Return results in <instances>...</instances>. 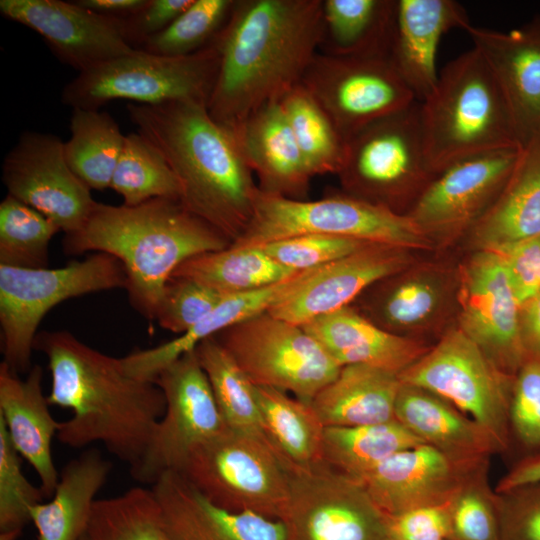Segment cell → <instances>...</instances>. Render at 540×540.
<instances>
[{
  "instance_id": "obj_25",
  "label": "cell",
  "mask_w": 540,
  "mask_h": 540,
  "mask_svg": "<svg viewBox=\"0 0 540 540\" xmlns=\"http://www.w3.org/2000/svg\"><path fill=\"white\" fill-rule=\"evenodd\" d=\"M470 24L464 7L454 0H396L388 58L418 101L437 83L436 57L443 35Z\"/></svg>"
},
{
  "instance_id": "obj_42",
  "label": "cell",
  "mask_w": 540,
  "mask_h": 540,
  "mask_svg": "<svg viewBox=\"0 0 540 540\" xmlns=\"http://www.w3.org/2000/svg\"><path fill=\"white\" fill-rule=\"evenodd\" d=\"M87 536L90 540H168L151 488L140 486L97 499Z\"/></svg>"
},
{
  "instance_id": "obj_53",
  "label": "cell",
  "mask_w": 540,
  "mask_h": 540,
  "mask_svg": "<svg viewBox=\"0 0 540 540\" xmlns=\"http://www.w3.org/2000/svg\"><path fill=\"white\" fill-rule=\"evenodd\" d=\"M193 0H148L136 14L119 19L125 40L135 49L165 30Z\"/></svg>"
},
{
  "instance_id": "obj_10",
  "label": "cell",
  "mask_w": 540,
  "mask_h": 540,
  "mask_svg": "<svg viewBox=\"0 0 540 540\" xmlns=\"http://www.w3.org/2000/svg\"><path fill=\"white\" fill-rule=\"evenodd\" d=\"M212 503L279 520L291 475L270 443L227 428L195 447L178 471Z\"/></svg>"
},
{
  "instance_id": "obj_45",
  "label": "cell",
  "mask_w": 540,
  "mask_h": 540,
  "mask_svg": "<svg viewBox=\"0 0 540 540\" xmlns=\"http://www.w3.org/2000/svg\"><path fill=\"white\" fill-rule=\"evenodd\" d=\"M21 458L0 420V534L20 536L30 521V508L46 498L26 478Z\"/></svg>"
},
{
  "instance_id": "obj_51",
  "label": "cell",
  "mask_w": 540,
  "mask_h": 540,
  "mask_svg": "<svg viewBox=\"0 0 540 540\" xmlns=\"http://www.w3.org/2000/svg\"><path fill=\"white\" fill-rule=\"evenodd\" d=\"M451 501L384 517L387 540H450Z\"/></svg>"
},
{
  "instance_id": "obj_5",
  "label": "cell",
  "mask_w": 540,
  "mask_h": 540,
  "mask_svg": "<svg viewBox=\"0 0 540 540\" xmlns=\"http://www.w3.org/2000/svg\"><path fill=\"white\" fill-rule=\"evenodd\" d=\"M419 102L434 174L473 156L520 147L503 93L473 47L443 67L432 92Z\"/></svg>"
},
{
  "instance_id": "obj_22",
  "label": "cell",
  "mask_w": 540,
  "mask_h": 540,
  "mask_svg": "<svg viewBox=\"0 0 540 540\" xmlns=\"http://www.w3.org/2000/svg\"><path fill=\"white\" fill-rule=\"evenodd\" d=\"M483 464L455 460L422 443L392 455L356 480L388 517L450 502Z\"/></svg>"
},
{
  "instance_id": "obj_49",
  "label": "cell",
  "mask_w": 540,
  "mask_h": 540,
  "mask_svg": "<svg viewBox=\"0 0 540 540\" xmlns=\"http://www.w3.org/2000/svg\"><path fill=\"white\" fill-rule=\"evenodd\" d=\"M509 422L523 445L540 447V361L527 360L514 376Z\"/></svg>"
},
{
  "instance_id": "obj_38",
  "label": "cell",
  "mask_w": 540,
  "mask_h": 540,
  "mask_svg": "<svg viewBox=\"0 0 540 540\" xmlns=\"http://www.w3.org/2000/svg\"><path fill=\"white\" fill-rule=\"evenodd\" d=\"M422 443L397 420L325 427L323 462L331 469L357 479L392 455Z\"/></svg>"
},
{
  "instance_id": "obj_18",
  "label": "cell",
  "mask_w": 540,
  "mask_h": 540,
  "mask_svg": "<svg viewBox=\"0 0 540 540\" xmlns=\"http://www.w3.org/2000/svg\"><path fill=\"white\" fill-rule=\"evenodd\" d=\"M7 194L31 206L65 234L79 230L97 201L69 167L56 135L23 132L2 163Z\"/></svg>"
},
{
  "instance_id": "obj_6",
  "label": "cell",
  "mask_w": 540,
  "mask_h": 540,
  "mask_svg": "<svg viewBox=\"0 0 540 540\" xmlns=\"http://www.w3.org/2000/svg\"><path fill=\"white\" fill-rule=\"evenodd\" d=\"M322 234L375 244L431 250L435 246L410 217L351 196L332 192L318 200H297L258 192L253 217L234 246Z\"/></svg>"
},
{
  "instance_id": "obj_7",
  "label": "cell",
  "mask_w": 540,
  "mask_h": 540,
  "mask_svg": "<svg viewBox=\"0 0 540 540\" xmlns=\"http://www.w3.org/2000/svg\"><path fill=\"white\" fill-rule=\"evenodd\" d=\"M337 176L343 192L406 215L435 176L426 156L420 102L352 136Z\"/></svg>"
},
{
  "instance_id": "obj_46",
  "label": "cell",
  "mask_w": 540,
  "mask_h": 540,
  "mask_svg": "<svg viewBox=\"0 0 540 540\" xmlns=\"http://www.w3.org/2000/svg\"><path fill=\"white\" fill-rule=\"evenodd\" d=\"M226 296L198 281L172 276L162 291L154 320L161 328L181 335L208 316Z\"/></svg>"
},
{
  "instance_id": "obj_41",
  "label": "cell",
  "mask_w": 540,
  "mask_h": 540,
  "mask_svg": "<svg viewBox=\"0 0 540 540\" xmlns=\"http://www.w3.org/2000/svg\"><path fill=\"white\" fill-rule=\"evenodd\" d=\"M109 188L122 197L125 206L156 198H180V186L172 169L137 131L125 136Z\"/></svg>"
},
{
  "instance_id": "obj_40",
  "label": "cell",
  "mask_w": 540,
  "mask_h": 540,
  "mask_svg": "<svg viewBox=\"0 0 540 540\" xmlns=\"http://www.w3.org/2000/svg\"><path fill=\"white\" fill-rule=\"evenodd\" d=\"M279 103L312 175H337L346 142L311 92L300 83Z\"/></svg>"
},
{
  "instance_id": "obj_37",
  "label": "cell",
  "mask_w": 540,
  "mask_h": 540,
  "mask_svg": "<svg viewBox=\"0 0 540 540\" xmlns=\"http://www.w3.org/2000/svg\"><path fill=\"white\" fill-rule=\"evenodd\" d=\"M70 131V139L64 142L69 167L90 190L109 188L126 135L100 109H72Z\"/></svg>"
},
{
  "instance_id": "obj_26",
  "label": "cell",
  "mask_w": 540,
  "mask_h": 540,
  "mask_svg": "<svg viewBox=\"0 0 540 540\" xmlns=\"http://www.w3.org/2000/svg\"><path fill=\"white\" fill-rule=\"evenodd\" d=\"M42 379L40 365H34L21 379L4 362L0 364V420L16 451L36 472L47 498L52 496L59 480L52 442L60 422L50 412Z\"/></svg>"
},
{
  "instance_id": "obj_39",
  "label": "cell",
  "mask_w": 540,
  "mask_h": 540,
  "mask_svg": "<svg viewBox=\"0 0 540 540\" xmlns=\"http://www.w3.org/2000/svg\"><path fill=\"white\" fill-rule=\"evenodd\" d=\"M195 352L227 427L267 440L254 385L231 355L215 336L200 342Z\"/></svg>"
},
{
  "instance_id": "obj_32",
  "label": "cell",
  "mask_w": 540,
  "mask_h": 540,
  "mask_svg": "<svg viewBox=\"0 0 540 540\" xmlns=\"http://www.w3.org/2000/svg\"><path fill=\"white\" fill-rule=\"evenodd\" d=\"M402 386L399 375L367 365L343 366L310 402L325 427L390 422Z\"/></svg>"
},
{
  "instance_id": "obj_31",
  "label": "cell",
  "mask_w": 540,
  "mask_h": 540,
  "mask_svg": "<svg viewBox=\"0 0 540 540\" xmlns=\"http://www.w3.org/2000/svg\"><path fill=\"white\" fill-rule=\"evenodd\" d=\"M111 469V462L96 448L86 449L66 463L51 500L30 508L37 540H80L86 535L96 495Z\"/></svg>"
},
{
  "instance_id": "obj_55",
  "label": "cell",
  "mask_w": 540,
  "mask_h": 540,
  "mask_svg": "<svg viewBox=\"0 0 540 540\" xmlns=\"http://www.w3.org/2000/svg\"><path fill=\"white\" fill-rule=\"evenodd\" d=\"M535 483H540V454L527 457L514 466L501 478L496 492L503 494Z\"/></svg>"
},
{
  "instance_id": "obj_20",
  "label": "cell",
  "mask_w": 540,
  "mask_h": 540,
  "mask_svg": "<svg viewBox=\"0 0 540 540\" xmlns=\"http://www.w3.org/2000/svg\"><path fill=\"white\" fill-rule=\"evenodd\" d=\"M415 251L384 245L366 247L325 266L308 270L302 279L267 311L303 326L354 301L371 285L414 263Z\"/></svg>"
},
{
  "instance_id": "obj_35",
  "label": "cell",
  "mask_w": 540,
  "mask_h": 540,
  "mask_svg": "<svg viewBox=\"0 0 540 540\" xmlns=\"http://www.w3.org/2000/svg\"><path fill=\"white\" fill-rule=\"evenodd\" d=\"M396 0H322L321 53L344 57H387Z\"/></svg>"
},
{
  "instance_id": "obj_2",
  "label": "cell",
  "mask_w": 540,
  "mask_h": 540,
  "mask_svg": "<svg viewBox=\"0 0 540 540\" xmlns=\"http://www.w3.org/2000/svg\"><path fill=\"white\" fill-rule=\"evenodd\" d=\"M34 349L48 360L49 404L72 411L59 423L56 438L76 449L101 443L134 468L165 412L161 388L130 376L121 358L90 347L69 331L39 332Z\"/></svg>"
},
{
  "instance_id": "obj_16",
  "label": "cell",
  "mask_w": 540,
  "mask_h": 540,
  "mask_svg": "<svg viewBox=\"0 0 540 540\" xmlns=\"http://www.w3.org/2000/svg\"><path fill=\"white\" fill-rule=\"evenodd\" d=\"M290 475L279 519L287 540H387L384 516L356 479L325 463Z\"/></svg>"
},
{
  "instance_id": "obj_47",
  "label": "cell",
  "mask_w": 540,
  "mask_h": 540,
  "mask_svg": "<svg viewBox=\"0 0 540 540\" xmlns=\"http://www.w3.org/2000/svg\"><path fill=\"white\" fill-rule=\"evenodd\" d=\"M369 244L375 243L340 236L305 234L275 240L258 247L281 266L301 272L330 264Z\"/></svg>"
},
{
  "instance_id": "obj_33",
  "label": "cell",
  "mask_w": 540,
  "mask_h": 540,
  "mask_svg": "<svg viewBox=\"0 0 540 540\" xmlns=\"http://www.w3.org/2000/svg\"><path fill=\"white\" fill-rule=\"evenodd\" d=\"M307 271L262 289L226 296L208 316L186 333L156 347L136 350L122 357L125 371L137 379L155 382L161 371L184 354L195 350L203 340L267 311L293 288Z\"/></svg>"
},
{
  "instance_id": "obj_54",
  "label": "cell",
  "mask_w": 540,
  "mask_h": 540,
  "mask_svg": "<svg viewBox=\"0 0 540 540\" xmlns=\"http://www.w3.org/2000/svg\"><path fill=\"white\" fill-rule=\"evenodd\" d=\"M519 332L526 361H540V290L520 305Z\"/></svg>"
},
{
  "instance_id": "obj_34",
  "label": "cell",
  "mask_w": 540,
  "mask_h": 540,
  "mask_svg": "<svg viewBox=\"0 0 540 540\" xmlns=\"http://www.w3.org/2000/svg\"><path fill=\"white\" fill-rule=\"evenodd\" d=\"M254 392L265 436L289 472L323 464L325 426L311 403L269 387Z\"/></svg>"
},
{
  "instance_id": "obj_48",
  "label": "cell",
  "mask_w": 540,
  "mask_h": 540,
  "mask_svg": "<svg viewBox=\"0 0 540 540\" xmlns=\"http://www.w3.org/2000/svg\"><path fill=\"white\" fill-rule=\"evenodd\" d=\"M479 473L451 501L450 540H501L498 498L495 500Z\"/></svg>"
},
{
  "instance_id": "obj_29",
  "label": "cell",
  "mask_w": 540,
  "mask_h": 540,
  "mask_svg": "<svg viewBox=\"0 0 540 540\" xmlns=\"http://www.w3.org/2000/svg\"><path fill=\"white\" fill-rule=\"evenodd\" d=\"M395 419L418 437L449 457L470 464L486 463L500 448L478 423L445 399L402 383L395 405Z\"/></svg>"
},
{
  "instance_id": "obj_19",
  "label": "cell",
  "mask_w": 540,
  "mask_h": 540,
  "mask_svg": "<svg viewBox=\"0 0 540 540\" xmlns=\"http://www.w3.org/2000/svg\"><path fill=\"white\" fill-rule=\"evenodd\" d=\"M458 268L416 262L366 289L352 304L382 329L419 339L456 318Z\"/></svg>"
},
{
  "instance_id": "obj_4",
  "label": "cell",
  "mask_w": 540,
  "mask_h": 540,
  "mask_svg": "<svg viewBox=\"0 0 540 540\" xmlns=\"http://www.w3.org/2000/svg\"><path fill=\"white\" fill-rule=\"evenodd\" d=\"M231 244L179 200L167 198L137 206L97 202L86 223L63 239L66 254L92 251L120 261L129 301L149 320H154L162 291L183 262Z\"/></svg>"
},
{
  "instance_id": "obj_9",
  "label": "cell",
  "mask_w": 540,
  "mask_h": 540,
  "mask_svg": "<svg viewBox=\"0 0 540 540\" xmlns=\"http://www.w3.org/2000/svg\"><path fill=\"white\" fill-rule=\"evenodd\" d=\"M125 287L123 265L105 253L54 269L0 264L2 362L18 374L28 373L37 329L52 308L71 298Z\"/></svg>"
},
{
  "instance_id": "obj_50",
  "label": "cell",
  "mask_w": 540,
  "mask_h": 540,
  "mask_svg": "<svg viewBox=\"0 0 540 540\" xmlns=\"http://www.w3.org/2000/svg\"><path fill=\"white\" fill-rule=\"evenodd\" d=\"M500 495L501 540H540V483Z\"/></svg>"
},
{
  "instance_id": "obj_1",
  "label": "cell",
  "mask_w": 540,
  "mask_h": 540,
  "mask_svg": "<svg viewBox=\"0 0 540 540\" xmlns=\"http://www.w3.org/2000/svg\"><path fill=\"white\" fill-rule=\"evenodd\" d=\"M322 39V0H236L215 37L220 62L211 117L234 131L279 102L302 82Z\"/></svg>"
},
{
  "instance_id": "obj_13",
  "label": "cell",
  "mask_w": 540,
  "mask_h": 540,
  "mask_svg": "<svg viewBox=\"0 0 540 540\" xmlns=\"http://www.w3.org/2000/svg\"><path fill=\"white\" fill-rule=\"evenodd\" d=\"M155 383L163 391L165 412L142 459L130 469L134 480L151 486L165 472L178 471L195 447L228 428L195 350L167 366Z\"/></svg>"
},
{
  "instance_id": "obj_36",
  "label": "cell",
  "mask_w": 540,
  "mask_h": 540,
  "mask_svg": "<svg viewBox=\"0 0 540 540\" xmlns=\"http://www.w3.org/2000/svg\"><path fill=\"white\" fill-rule=\"evenodd\" d=\"M297 273L275 262L258 246L231 244L186 260L172 276L189 278L232 295L274 285Z\"/></svg>"
},
{
  "instance_id": "obj_23",
  "label": "cell",
  "mask_w": 540,
  "mask_h": 540,
  "mask_svg": "<svg viewBox=\"0 0 540 540\" xmlns=\"http://www.w3.org/2000/svg\"><path fill=\"white\" fill-rule=\"evenodd\" d=\"M465 31L503 93L520 148L540 140V15L508 32Z\"/></svg>"
},
{
  "instance_id": "obj_57",
  "label": "cell",
  "mask_w": 540,
  "mask_h": 540,
  "mask_svg": "<svg viewBox=\"0 0 540 540\" xmlns=\"http://www.w3.org/2000/svg\"><path fill=\"white\" fill-rule=\"evenodd\" d=\"M80 540H90L89 537L86 535H84Z\"/></svg>"
},
{
  "instance_id": "obj_15",
  "label": "cell",
  "mask_w": 540,
  "mask_h": 540,
  "mask_svg": "<svg viewBox=\"0 0 540 540\" xmlns=\"http://www.w3.org/2000/svg\"><path fill=\"white\" fill-rule=\"evenodd\" d=\"M520 152L511 147L450 165L435 174L406 215L434 246L466 237L499 196Z\"/></svg>"
},
{
  "instance_id": "obj_3",
  "label": "cell",
  "mask_w": 540,
  "mask_h": 540,
  "mask_svg": "<svg viewBox=\"0 0 540 540\" xmlns=\"http://www.w3.org/2000/svg\"><path fill=\"white\" fill-rule=\"evenodd\" d=\"M136 131L166 160L181 204L231 243L249 226L259 192L235 133L216 122L207 104L128 103Z\"/></svg>"
},
{
  "instance_id": "obj_28",
  "label": "cell",
  "mask_w": 540,
  "mask_h": 540,
  "mask_svg": "<svg viewBox=\"0 0 540 540\" xmlns=\"http://www.w3.org/2000/svg\"><path fill=\"white\" fill-rule=\"evenodd\" d=\"M341 367L367 365L400 374L429 347L390 333L349 305L302 326Z\"/></svg>"
},
{
  "instance_id": "obj_11",
  "label": "cell",
  "mask_w": 540,
  "mask_h": 540,
  "mask_svg": "<svg viewBox=\"0 0 540 540\" xmlns=\"http://www.w3.org/2000/svg\"><path fill=\"white\" fill-rule=\"evenodd\" d=\"M399 379L454 405L482 426L500 450L508 446L514 377L498 368L457 325L449 327Z\"/></svg>"
},
{
  "instance_id": "obj_52",
  "label": "cell",
  "mask_w": 540,
  "mask_h": 540,
  "mask_svg": "<svg viewBox=\"0 0 540 540\" xmlns=\"http://www.w3.org/2000/svg\"><path fill=\"white\" fill-rule=\"evenodd\" d=\"M491 251L500 257L519 305L540 290V235Z\"/></svg>"
},
{
  "instance_id": "obj_12",
  "label": "cell",
  "mask_w": 540,
  "mask_h": 540,
  "mask_svg": "<svg viewBox=\"0 0 540 540\" xmlns=\"http://www.w3.org/2000/svg\"><path fill=\"white\" fill-rule=\"evenodd\" d=\"M254 386L291 393L310 403L340 365L305 329L268 311L214 335Z\"/></svg>"
},
{
  "instance_id": "obj_17",
  "label": "cell",
  "mask_w": 540,
  "mask_h": 540,
  "mask_svg": "<svg viewBox=\"0 0 540 540\" xmlns=\"http://www.w3.org/2000/svg\"><path fill=\"white\" fill-rule=\"evenodd\" d=\"M456 325L503 372L515 376L526 362L519 303L504 265L491 250H474L458 266Z\"/></svg>"
},
{
  "instance_id": "obj_44",
  "label": "cell",
  "mask_w": 540,
  "mask_h": 540,
  "mask_svg": "<svg viewBox=\"0 0 540 540\" xmlns=\"http://www.w3.org/2000/svg\"><path fill=\"white\" fill-rule=\"evenodd\" d=\"M236 0H193L165 30L140 48L146 52L180 57L208 46L226 24Z\"/></svg>"
},
{
  "instance_id": "obj_30",
  "label": "cell",
  "mask_w": 540,
  "mask_h": 540,
  "mask_svg": "<svg viewBox=\"0 0 540 540\" xmlns=\"http://www.w3.org/2000/svg\"><path fill=\"white\" fill-rule=\"evenodd\" d=\"M540 235V140L521 148L495 202L466 235L473 250H498Z\"/></svg>"
},
{
  "instance_id": "obj_8",
  "label": "cell",
  "mask_w": 540,
  "mask_h": 540,
  "mask_svg": "<svg viewBox=\"0 0 540 540\" xmlns=\"http://www.w3.org/2000/svg\"><path fill=\"white\" fill-rule=\"evenodd\" d=\"M219 62L215 39L205 48L180 57L136 49L78 73L63 88L61 101L72 109L94 110L113 100L141 105L175 101L208 105Z\"/></svg>"
},
{
  "instance_id": "obj_21",
  "label": "cell",
  "mask_w": 540,
  "mask_h": 540,
  "mask_svg": "<svg viewBox=\"0 0 540 540\" xmlns=\"http://www.w3.org/2000/svg\"><path fill=\"white\" fill-rule=\"evenodd\" d=\"M0 13L38 33L59 61L78 73L136 50L125 40L119 19L75 1L1 0Z\"/></svg>"
},
{
  "instance_id": "obj_56",
  "label": "cell",
  "mask_w": 540,
  "mask_h": 540,
  "mask_svg": "<svg viewBox=\"0 0 540 540\" xmlns=\"http://www.w3.org/2000/svg\"><path fill=\"white\" fill-rule=\"evenodd\" d=\"M75 2L97 14L124 19L140 11L148 0H77Z\"/></svg>"
},
{
  "instance_id": "obj_14",
  "label": "cell",
  "mask_w": 540,
  "mask_h": 540,
  "mask_svg": "<svg viewBox=\"0 0 540 540\" xmlns=\"http://www.w3.org/2000/svg\"><path fill=\"white\" fill-rule=\"evenodd\" d=\"M347 142L356 133L418 101L387 57L317 52L301 82Z\"/></svg>"
},
{
  "instance_id": "obj_43",
  "label": "cell",
  "mask_w": 540,
  "mask_h": 540,
  "mask_svg": "<svg viewBox=\"0 0 540 540\" xmlns=\"http://www.w3.org/2000/svg\"><path fill=\"white\" fill-rule=\"evenodd\" d=\"M59 231L45 215L7 194L0 203V264L47 268L49 244Z\"/></svg>"
},
{
  "instance_id": "obj_27",
  "label": "cell",
  "mask_w": 540,
  "mask_h": 540,
  "mask_svg": "<svg viewBox=\"0 0 540 540\" xmlns=\"http://www.w3.org/2000/svg\"><path fill=\"white\" fill-rule=\"evenodd\" d=\"M233 132L260 191L306 200L314 176L279 102L262 106Z\"/></svg>"
},
{
  "instance_id": "obj_24",
  "label": "cell",
  "mask_w": 540,
  "mask_h": 540,
  "mask_svg": "<svg viewBox=\"0 0 540 540\" xmlns=\"http://www.w3.org/2000/svg\"><path fill=\"white\" fill-rule=\"evenodd\" d=\"M151 490L168 540H287L280 520L224 509L179 472H165Z\"/></svg>"
}]
</instances>
